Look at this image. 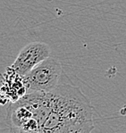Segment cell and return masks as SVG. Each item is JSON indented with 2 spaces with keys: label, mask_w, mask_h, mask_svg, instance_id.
Masks as SVG:
<instances>
[{
  "label": "cell",
  "mask_w": 126,
  "mask_h": 133,
  "mask_svg": "<svg viewBox=\"0 0 126 133\" xmlns=\"http://www.w3.org/2000/svg\"><path fill=\"white\" fill-rule=\"evenodd\" d=\"M0 90L2 97L11 100V103L19 100L26 94L23 77L15 72L11 67H7Z\"/></svg>",
  "instance_id": "obj_4"
},
{
  "label": "cell",
  "mask_w": 126,
  "mask_h": 133,
  "mask_svg": "<svg viewBox=\"0 0 126 133\" xmlns=\"http://www.w3.org/2000/svg\"><path fill=\"white\" fill-rule=\"evenodd\" d=\"M63 67L57 58L49 56L23 77L26 94L50 92L59 85Z\"/></svg>",
  "instance_id": "obj_2"
},
{
  "label": "cell",
  "mask_w": 126,
  "mask_h": 133,
  "mask_svg": "<svg viewBox=\"0 0 126 133\" xmlns=\"http://www.w3.org/2000/svg\"><path fill=\"white\" fill-rule=\"evenodd\" d=\"M51 49L48 44L40 41L30 42L19 52L11 68L21 76L30 72L34 67L50 56Z\"/></svg>",
  "instance_id": "obj_3"
},
{
  "label": "cell",
  "mask_w": 126,
  "mask_h": 133,
  "mask_svg": "<svg viewBox=\"0 0 126 133\" xmlns=\"http://www.w3.org/2000/svg\"><path fill=\"white\" fill-rule=\"evenodd\" d=\"M44 133H88L94 130V107L83 92L71 84H59L43 97Z\"/></svg>",
  "instance_id": "obj_1"
}]
</instances>
